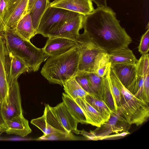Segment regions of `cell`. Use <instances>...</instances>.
<instances>
[{
    "instance_id": "obj_9",
    "label": "cell",
    "mask_w": 149,
    "mask_h": 149,
    "mask_svg": "<svg viewBox=\"0 0 149 149\" xmlns=\"http://www.w3.org/2000/svg\"><path fill=\"white\" fill-rule=\"evenodd\" d=\"M0 111L4 121L22 113L21 97L17 81L9 88L7 97L0 104Z\"/></svg>"
},
{
    "instance_id": "obj_39",
    "label": "cell",
    "mask_w": 149,
    "mask_h": 149,
    "mask_svg": "<svg viewBox=\"0 0 149 149\" xmlns=\"http://www.w3.org/2000/svg\"><path fill=\"white\" fill-rule=\"evenodd\" d=\"M6 27L4 23L0 17V35L5 29Z\"/></svg>"
},
{
    "instance_id": "obj_33",
    "label": "cell",
    "mask_w": 149,
    "mask_h": 149,
    "mask_svg": "<svg viewBox=\"0 0 149 149\" xmlns=\"http://www.w3.org/2000/svg\"><path fill=\"white\" fill-rule=\"evenodd\" d=\"M69 138L65 134L61 133H55L47 135H43L38 139V140H58L68 139Z\"/></svg>"
},
{
    "instance_id": "obj_3",
    "label": "cell",
    "mask_w": 149,
    "mask_h": 149,
    "mask_svg": "<svg viewBox=\"0 0 149 149\" xmlns=\"http://www.w3.org/2000/svg\"><path fill=\"white\" fill-rule=\"evenodd\" d=\"M3 37L10 55L22 60L30 71L36 72L41 63L49 57L42 48L37 47L30 41L20 36L15 29L6 28L1 35Z\"/></svg>"
},
{
    "instance_id": "obj_13",
    "label": "cell",
    "mask_w": 149,
    "mask_h": 149,
    "mask_svg": "<svg viewBox=\"0 0 149 149\" xmlns=\"http://www.w3.org/2000/svg\"><path fill=\"white\" fill-rule=\"evenodd\" d=\"M50 6L65 9L86 16L94 9L91 0H54Z\"/></svg>"
},
{
    "instance_id": "obj_28",
    "label": "cell",
    "mask_w": 149,
    "mask_h": 149,
    "mask_svg": "<svg viewBox=\"0 0 149 149\" xmlns=\"http://www.w3.org/2000/svg\"><path fill=\"white\" fill-rule=\"evenodd\" d=\"M86 101L102 116L104 121L109 118L112 111L102 100L88 94L85 97Z\"/></svg>"
},
{
    "instance_id": "obj_32",
    "label": "cell",
    "mask_w": 149,
    "mask_h": 149,
    "mask_svg": "<svg viewBox=\"0 0 149 149\" xmlns=\"http://www.w3.org/2000/svg\"><path fill=\"white\" fill-rule=\"evenodd\" d=\"M21 0H8L7 10L4 21V25L5 22L10 17L15 8L18 5Z\"/></svg>"
},
{
    "instance_id": "obj_7",
    "label": "cell",
    "mask_w": 149,
    "mask_h": 149,
    "mask_svg": "<svg viewBox=\"0 0 149 149\" xmlns=\"http://www.w3.org/2000/svg\"><path fill=\"white\" fill-rule=\"evenodd\" d=\"M31 123L41 130L44 135L61 133L65 134L70 139H74L72 133L68 132L64 128L56 116L52 107L49 104L45 105L43 115L32 119Z\"/></svg>"
},
{
    "instance_id": "obj_31",
    "label": "cell",
    "mask_w": 149,
    "mask_h": 149,
    "mask_svg": "<svg viewBox=\"0 0 149 149\" xmlns=\"http://www.w3.org/2000/svg\"><path fill=\"white\" fill-rule=\"evenodd\" d=\"M149 29L142 36L138 47V51L142 55L148 53L149 50Z\"/></svg>"
},
{
    "instance_id": "obj_4",
    "label": "cell",
    "mask_w": 149,
    "mask_h": 149,
    "mask_svg": "<svg viewBox=\"0 0 149 149\" xmlns=\"http://www.w3.org/2000/svg\"><path fill=\"white\" fill-rule=\"evenodd\" d=\"M109 72L120 93V106L118 111L130 125H142L149 117V103L139 100L130 92L121 83L111 65Z\"/></svg>"
},
{
    "instance_id": "obj_30",
    "label": "cell",
    "mask_w": 149,
    "mask_h": 149,
    "mask_svg": "<svg viewBox=\"0 0 149 149\" xmlns=\"http://www.w3.org/2000/svg\"><path fill=\"white\" fill-rule=\"evenodd\" d=\"M80 86L87 93L91 95L93 92L85 72H78L74 77Z\"/></svg>"
},
{
    "instance_id": "obj_25",
    "label": "cell",
    "mask_w": 149,
    "mask_h": 149,
    "mask_svg": "<svg viewBox=\"0 0 149 149\" xmlns=\"http://www.w3.org/2000/svg\"><path fill=\"white\" fill-rule=\"evenodd\" d=\"M29 0H22L5 24L6 28L15 29L19 21L26 14Z\"/></svg>"
},
{
    "instance_id": "obj_35",
    "label": "cell",
    "mask_w": 149,
    "mask_h": 149,
    "mask_svg": "<svg viewBox=\"0 0 149 149\" xmlns=\"http://www.w3.org/2000/svg\"><path fill=\"white\" fill-rule=\"evenodd\" d=\"M130 133L128 131L126 132H123L119 134H115L113 135H110L105 137L104 139H113L121 138Z\"/></svg>"
},
{
    "instance_id": "obj_21",
    "label": "cell",
    "mask_w": 149,
    "mask_h": 149,
    "mask_svg": "<svg viewBox=\"0 0 149 149\" xmlns=\"http://www.w3.org/2000/svg\"><path fill=\"white\" fill-rule=\"evenodd\" d=\"M15 29L20 36L29 41L37 34L29 13H26L21 18Z\"/></svg>"
},
{
    "instance_id": "obj_12",
    "label": "cell",
    "mask_w": 149,
    "mask_h": 149,
    "mask_svg": "<svg viewBox=\"0 0 149 149\" xmlns=\"http://www.w3.org/2000/svg\"><path fill=\"white\" fill-rule=\"evenodd\" d=\"M84 17L80 14L72 17L50 33L47 37H61L75 41L79 34V30L83 28Z\"/></svg>"
},
{
    "instance_id": "obj_37",
    "label": "cell",
    "mask_w": 149,
    "mask_h": 149,
    "mask_svg": "<svg viewBox=\"0 0 149 149\" xmlns=\"http://www.w3.org/2000/svg\"><path fill=\"white\" fill-rule=\"evenodd\" d=\"M37 0H29L26 10V13H29Z\"/></svg>"
},
{
    "instance_id": "obj_8",
    "label": "cell",
    "mask_w": 149,
    "mask_h": 149,
    "mask_svg": "<svg viewBox=\"0 0 149 149\" xmlns=\"http://www.w3.org/2000/svg\"><path fill=\"white\" fill-rule=\"evenodd\" d=\"M131 125L117 111L116 112H112L107 120L89 132L93 140H102L113 133L119 134L128 131Z\"/></svg>"
},
{
    "instance_id": "obj_38",
    "label": "cell",
    "mask_w": 149,
    "mask_h": 149,
    "mask_svg": "<svg viewBox=\"0 0 149 149\" xmlns=\"http://www.w3.org/2000/svg\"><path fill=\"white\" fill-rule=\"evenodd\" d=\"M0 127L2 128L4 132L6 129V125L5 124L2 115L0 111Z\"/></svg>"
},
{
    "instance_id": "obj_27",
    "label": "cell",
    "mask_w": 149,
    "mask_h": 149,
    "mask_svg": "<svg viewBox=\"0 0 149 149\" xmlns=\"http://www.w3.org/2000/svg\"><path fill=\"white\" fill-rule=\"evenodd\" d=\"M85 74L91 86L93 92L92 95L102 100L104 77L98 76L94 72H85Z\"/></svg>"
},
{
    "instance_id": "obj_34",
    "label": "cell",
    "mask_w": 149,
    "mask_h": 149,
    "mask_svg": "<svg viewBox=\"0 0 149 149\" xmlns=\"http://www.w3.org/2000/svg\"><path fill=\"white\" fill-rule=\"evenodd\" d=\"M8 0H0V17L4 23Z\"/></svg>"
},
{
    "instance_id": "obj_14",
    "label": "cell",
    "mask_w": 149,
    "mask_h": 149,
    "mask_svg": "<svg viewBox=\"0 0 149 149\" xmlns=\"http://www.w3.org/2000/svg\"><path fill=\"white\" fill-rule=\"evenodd\" d=\"M76 46L74 40L61 37L48 38L44 47L42 48L48 56L63 54Z\"/></svg>"
},
{
    "instance_id": "obj_24",
    "label": "cell",
    "mask_w": 149,
    "mask_h": 149,
    "mask_svg": "<svg viewBox=\"0 0 149 149\" xmlns=\"http://www.w3.org/2000/svg\"><path fill=\"white\" fill-rule=\"evenodd\" d=\"M62 98L63 102L66 104L72 115L78 123L87 124L84 112L74 100L64 93L62 94Z\"/></svg>"
},
{
    "instance_id": "obj_16",
    "label": "cell",
    "mask_w": 149,
    "mask_h": 149,
    "mask_svg": "<svg viewBox=\"0 0 149 149\" xmlns=\"http://www.w3.org/2000/svg\"><path fill=\"white\" fill-rule=\"evenodd\" d=\"M136 81L133 87L128 91L136 97L145 102L144 84L146 77L149 74V62L146 60H139L136 64Z\"/></svg>"
},
{
    "instance_id": "obj_15",
    "label": "cell",
    "mask_w": 149,
    "mask_h": 149,
    "mask_svg": "<svg viewBox=\"0 0 149 149\" xmlns=\"http://www.w3.org/2000/svg\"><path fill=\"white\" fill-rule=\"evenodd\" d=\"M111 67L122 84L128 90L135 84L137 79L136 64H115Z\"/></svg>"
},
{
    "instance_id": "obj_5",
    "label": "cell",
    "mask_w": 149,
    "mask_h": 149,
    "mask_svg": "<svg viewBox=\"0 0 149 149\" xmlns=\"http://www.w3.org/2000/svg\"><path fill=\"white\" fill-rule=\"evenodd\" d=\"M75 41L79 56L78 72H94V64L97 56L100 53L106 52L99 47L85 31L79 35Z\"/></svg>"
},
{
    "instance_id": "obj_6",
    "label": "cell",
    "mask_w": 149,
    "mask_h": 149,
    "mask_svg": "<svg viewBox=\"0 0 149 149\" xmlns=\"http://www.w3.org/2000/svg\"><path fill=\"white\" fill-rule=\"evenodd\" d=\"M79 14L58 8L49 6L43 15L37 34L48 36L70 18Z\"/></svg>"
},
{
    "instance_id": "obj_40",
    "label": "cell",
    "mask_w": 149,
    "mask_h": 149,
    "mask_svg": "<svg viewBox=\"0 0 149 149\" xmlns=\"http://www.w3.org/2000/svg\"><path fill=\"white\" fill-rule=\"evenodd\" d=\"M4 132V131L3 129L1 127H0V135Z\"/></svg>"
},
{
    "instance_id": "obj_17",
    "label": "cell",
    "mask_w": 149,
    "mask_h": 149,
    "mask_svg": "<svg viewBox=\"0 0 149 149\" xmlns=\"http://www.w3.org/2000/svg\"><path fill=\"white\" fill-rule=\"evenodd\" d=\"M52 109L59 121L68 132L76 134H80V131L77 128L78 122L63 102L52 107Z\"/></svg>"
},
{
    "instance_id": "obj_10",
    "label": "cell",
    "mask_w": 149,
    "mask_h": 149,
    "mask_svg": "<svg viewBox=\"0 0 149 149\" xmlns=\"http://www.w3.org/2000/svg\"><path fill=\"white\" fill-rule=\"evenodd\" d=\"M11 58L4 40L0 35V104L8 94Z\"/></svg>"
},
{
    "instance_id": "obj_2",
    "label": "cell",
    "mask_w": 149,
    "mask_h": 149,
    "mask_svg": "<svg viewBox=\"0 0 149 149\" xmlns=\"http://www.w3.org/2000/svg\"><path fill=\"white\" fill-rule=\"evenodd\" d=\"M79 58L76 46L62 54L49 56L41 73L50 83L63 86L78 72Z\"/></svg>"
},
{
    "instance_id": "obj_26",
    "label": "cell",
    "mask_w": 149,
    "mask_h": 149,
    "mask_svg": "<svg viewBox=\"0 0 149 149\" xmlns=\"http://www.w3.org/2000/svg\"><path fill=\"white\" fill-rule=\"evenodd\" d=\"M63 86L65 93L74 100L78 97H85L88 94L80 86L74 77L66 81Z\"/></svg>"
},
{
    "instance_id": "obj_23",
    "label": "cell",
    "mask_w": 149,
    "mask_h": 149,
    "mask_svg": "<svg viewBox=\"0 0 149 149\" xmlns=\"http://www.w3.org/2000/svg\"><path fill=\"white\" fill-rule=\"evenodd\" d=\"M50 3L49 0H37L29 13L36 32L40 20L46 10L50 6Z\"/></svg>"
},
{
    "instance_id": "obj_29",
    "label": "cell",
    "mask_w": 149,
    "mask_h": 149,
    "mask_svg": "<svg viewBox=\"0 0 149 149\" xmlns=\"http://www.w3.org/2000/svg\"><path fill=\"white\" fill-rule=\"evenodd\" d=\"M111 65L108 54L106 52L100 53L97 56L94 62V72L98 76L104 77Z\"/></svg>"
},
{
    "instance_id": "obj_18",
    "label": "cell",
    "mask_w": 149,
    "mask_h": 149,
    "mask_svg": "<svg viewBox=\"0 0 149 149\" xmlns=\"http://www.w3.org/2000/svg\"><path fill=\"white\" fill-rule=\"evenodd\" d=\"M6 129L4 132L8 134H14L24 137L32 132L28 120L22 113L4 121Z\"/></svg>"
},
{
    "instance_id": "obj_11",
    "label": "cell",
    "mask_w": 149,
    "mask_h": 149,
    "mask_svg": "<svg viewBox=\"0 0 149 149\" xmlns=\"http://www.w3.org/2000/svg\"><path fill=\"white\" fill-rule=\"evenodd\" d=\"M109 67L104 77L102 100L112 112H116L120 106L121 95L114 80L109 74Z\"/></svg>"
},
{
    "instance_id": "obj_22",
    "label": "cell",
    "mask_w": 149,
    "mask_h": 149,
    "mask_svg": "<svg viewBox=\"0 0 149 149\" xmlns=\"http://www.w3.org/2000/svg\"><path fill=\"white\" fill-rule=\"evenodd\" d=\"M10 56L11 63L8 84L9 88L17 81L21 74L30 71L29 67L22 60L16 56L11 55Z\"/></svg>"
},
{
    "instance_id": "obj_19",
    "label": "cell",
    "mask_w": 149,
    "mask_h": 149,
    "mask_svg": "<svg viewBox=\"0 0 149 149\" xmlns=\"http://www.w3.org/2000/svg\"><path fill=\"white\" fill-rule=\"evenodd\" d=\"M74 100L84 112L88 124L98 127L105 122L101 114L88 103L85 97H78Z\"/></svg>"
},
{
    "instance_id": "obj_1",
    "label": "cell",
    "mask_w": 149,
    "mask_h": 149,
    "mask_svg": "<svg viewBox=\"0 0 149 149\" xmlns=\"http://www.w3.org/2000/svg\"><path fill=\"white\" fill-rule=\"evenodd\" d=\"M83 28L93 41L108 54L127 48L132 41L120 25L115 12L107 6L97 7L84 16Z\"/></svg>"
},
{
    "instance_id": "obj_20",
    "label": "cell",
    "mask_w": 149,
    "mask_h": 149,
    "mask_svg": "<svg viewBox=\"0 0 149 149\" xmlns=\"http://www.w3.org/2000/svg\"><path fill=\"white\" fill-rule=\"evenodd\" d=\"M111 65L115 64H135L138 60L128 47L115 50L109 54Z\"/></svg>"
},
{
    "instance_id": "obj_36",
    "label": "cell",
    "mask_w": 149,
    "mask_h": 149,
    "mask_svg": "<svg viewBox=\"0 0 149 149\" xmlns=\"http://www.w3.org/2000/svg\"><path fill=\"white\" fill-rule=\"evenodd\" d=\"M97 7L107 6V0H91Z\"/></svg>"
}]
</instances>
